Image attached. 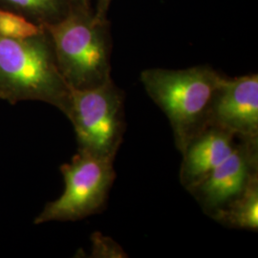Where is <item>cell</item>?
<instances>
[{"mask_svg":"<svg viewBox=\"0 0 258 258\" xmlns=\"http://www.w3.org/2000/svg\"><path fill=\"white\" fill-rule=\"evenodd\" d=\"M222 77L208 65L178 70L152 68L141 73L140 81L165 113L180 152L209 126L212 102Z\"/></svg>","mask_w":258,"mask_h":258,"instance_id":"1","label":"cell"},{"mask_svg":"<svg viewBox=\"0 0 258 258\" xmlns=\"http://www.w3.org/2000/svg\"><path fill=\"white\" fill-rule=\"evenodd\" d=\"M70 92L45 29L27 38L0 37V100L45 102L65 115Z\"/></svg>","mask_w":258,"mask_h":258,"instance_id":"2","label":"cell"},{"mask_svg":"<svg viewBox=\"0 0 258 258\" xmlns=\"http://www.w3.org/2000/svg\"><path fill=\"white\" fill-rule=\"evenodd\" d=\"M50 37L59 72L71 89H87L111 78V44L107 22L86 8L42 25Z\"/></svg>","mask_w":258,"mask_h":258,"instance_id":"3","label":"cell"},{"mask_svg":"<svg viewBox=\"0 0 258 258\" xmlns=\"http://www.w3.org/2000/svg\"><path fill=\"white\" fill-rule=\"evenodd\" d=\"M70 90L65 116L74 126L78 150L115 161L125 132L124 93L111 78L96 87Z\"/></svg>","mask_w":258,"mask_h":258,"instance_id":"4","label":"cell"},{"mask_svg":"<svg viewBox=\"0 0 258 258\" xmlns=\"http://www.w3.org/2000/svg\"><path fill=\"white\" fill-rule=\"evenodd\" d=\"M62 194L45 205L36 225L51 221H78L102 211L116 178L114 160L78 150L71 162L60 166Z\"/></svg>","mask_w":258,"mask_h":258,"instance_id":"5","label":"cell"},{"mask_svg":"<svg viewBox=\"0 0 258 258\" xmlns=\"http://www.w3.org/2000/svg\"><path fill=\"white\" fill-rule=\"evenodd\" d=\"M257 178L258 139H239L231 155L188 192L212 217Z\"/></svg>","mask_w":258,"mask_h":258,"instance_id":"6","label":"cell"},{"mask_svg":"<svg viewBox=\"0 0 258 258\" xmlns=\"http://www.w3.org/2000/svg\"><path fill=\"white\" fill-rule=\"evenodd\" d=\"M209 125L238 139H258V76L222 77L212 104Z\"/></svg>","mask_w":258,"mask_h":258,"instance_id":"7","label":"cell"},{"mask_svg":"<svg viewBox=\"0 0 258 258\" xmlns=\"http://www.w3.org/2000/svg\"><path fill=\"white\" fill-rule=\"evenodd\" d=\"M239 139L231 132L209 125L181 152L180 182L189 191L222 164L234 150Z\"/></svg>","mask_w":258,"mask_h":258,"instance_id":"8","label":"cell"},{"mask_svg":"<svg viewBox=\"0 0 258 258\" xmlns=\"http://www.w3.org/2000/svg\"><path fill=\"white\" fill-rule=\"evenodd\" d=\"M212 218L232 229L256 231L258 230V178L246 190L216 212Z\"/></svg>","mask_w":258,"mask_h":258,"instance_id":"9","label":"cell"},{"mask_svg":"<svg viewBox=\"0 0 258 258\" xmlns=\"http://www.w3.org/2000/svg\"><path fill=\"white\" fill-rule=\"evenodd\" d=\"M65 3L66 0H0V5L38 19L43 24L62 18Z\"/></svg>","mask_w":258,"mask_h":258,"instance_id":"10","label":"cell"},{"mask_svg":"<svg viewBox=\"0 0 258 258\" xmlns=\"http://www.w3.org/2000/svg\"><path fill=\"white\" fill-rule=\"evenodd\" d=\"M43 31L42 25L35 24L19 13L0 8V37L27 38L39 35Z\"/></svg>","mask_w":258,"mask_h":258,"instance_id":"11","label":"cell"},{"mask_svg":"<svg viewBox=\"0 0 258 258\" xmlns=\"http://www.w3.org/2000/svg\"><path fill=\"white\" fill-rule=\"evenodd\" d=\"M92 257L123 258L127 257L125 251L114 240L102 235L101 232H94L91 236Z\"/></svg>","mask_w":258,"mask_h":258,"instance_id":"12","label":"cell"},{"mask_svg":"<svg viewBox=\"0 0 258 258\" xmlns=\"http://www.w3.org/2000/svg\"><path fill=\"white\" fill-rule=\"evenodd\" d=\"M111 1L112 0H98L97 9L94 13V17L98 21L107 22L106 15H107V12L110 7Z\"/></svg>","mask_w":258,"mask_h":258,"instance_id":"13","label":"cell"},{"mask_svg":"<svg viewBox=\"0 0 258 258\" xmlns=\"http://www.w3.org/2000/svg\"><path fill=\"white\" fill-rule=\"evenodd\" d=\"M70 1H72V2L75 3L78 7H81V8H86L89 0H70Z\"/></svg>","mask_w":258,"mask_h":258,"instance_id":"14","label":"cell"}]
</instances>
